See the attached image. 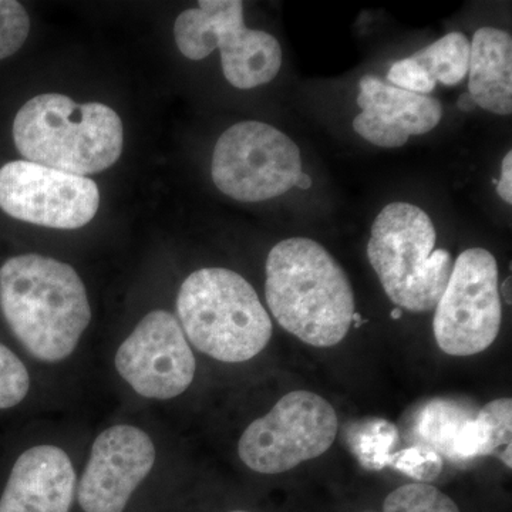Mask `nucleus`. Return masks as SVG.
I'll list each match as a JSON object with an SVG mask.
<instances>
[{
	"label": "nucleus",
	"mask_w": 512,
	"mask_h": 512,
	"mask_svg": "<svg viewBox=\"0 0 512 512\" xmlns=\"http://www.w3.org/2000/svg\"><path fill=\"white\" fill-rule=\"evenodd\" d=\"M265 296L279 325L315 348H332L348 335L355 293L346 272L318 242L289 238L266 259Z\"/></svg>",
	"instance_id": "1"
},
{
	"label": "nucleus",
	"mask_w": 512,
	"mask_h": 512,
	"mask_svg": "<svg viewBox=\"0 0 512 512\" xmlns=\"http://www.w3.org/2000/svg\"><path fill=\"white\" fill-rule=\"evenodd\" d=\"M0 308L30 355L47 363L72 355L92 319L74 268L36 254L13 256L0 268Z\"/></svg>",
	"instance_id": "2"
},
{
	"label": "nucleus",
	"mask_w": 512,
	"mask_h": 512,
	"mask_svg": "<svg viewBox=\"0 0 512 512\" xmlns=\"http://www.w3.org/2000/svg\"><path fill=\"white\" fill-rule=\"evenodd\" d=\"M13 140L26 161L84 177L117 163L124 128L106 104H77L49 93L33 97L18 111Z\"/></svg>",
	"instance_id": "3"
},
{
	"label": "nucleus",
	"mask_w": 512,
	"mask_h": 512,
	"mask_svg": "<svg viewBox=\"0 0 512 512\" xmlns=\"http://www.w3.org/2000/svg\"><path fill=\"white\" fill-rule=\"evenodd\" d=\"M177 313L192 346L220 362L254 359L271 340L268 312L247 279L231 269L204 268L188 276Z\"/></svg>",
	"instance_id": "4"
},
{
	"label": "nucleus",
	"mask_w": 512,
	"mask_h": 512,
	"mask_svg": "<svg viewBox=\"0 0 512 512\" xmlns=\"http://www.w3.org/2000/svg\"><path fill=\"white\" fill-rule=\"evenodd\" d=\"M437 234L429 215L409 202L384 207L373 222L367 256L384 292L400 309H436L453 271L447 249H434Z\"/></svg>",
	"instance_id": "5"
},
{
	"label": "nucleus",
	"mask_w": 512,
	"mask_h": 512,
	"mask_svg": "<svg viewBox=\"0 0 512 512\" xmlns=\"http://www.w3.org/2000/svg\"><path fill=\"white\" fill-rule=\"evenodd\" d=\"M338 434V416L319 394L296 390L249 424L238 444L242 463L259 474H282L325 454Z\"/></svg>",
	"instance_id": "6"
},
{
	"label": "nucleus",
	"mask_w": 512,
	"mask_h": 512,
	"mask_svg": "<svg viewBox=\"0 0 512 512\" xmlns=\"http://www.w3.org/2000/svg\"><path fill=\"white\" fill-rule=\"evenodd\" d=\"M211 174L218 190L234 200H271L295 187L302 174L301 151L278 128L242 121L218 138Z\"/></svg>",
	"instance_id": "7"
},
{
	"label": "nucleus",
	"mask_w": 512,
	"mask_h": 512,
	"mask_svg": "<svg viewBox=\"0 0 512 512\" xmlns=\"http://www.w3.org/2000/svg\"><path fill=\"white\" fill-rule=\"evenodd\" d=\"M503 320L498 265L483 248L458 256L436 306L433 329L437 345L450 356L477 355L490 348Z\"/></svg>",
	"instance_id": "8"
},
{
	"label": "nucleus",
	"mask_w": 512,
	"mask_h": 512,
	"mask_svg": "<svg viewBox=\"0 0 512 512\" xmlns=\"http://www.w3.org/2000/svg\"><path fill=\"white\" fill-rule=\"evenodd\" d=\"M99 205V188L90 178L26 160L0 168V210L16 220L77 229L96 217Z\"/></svg>",
	"instance_id": "9"
},
{
	"label": "nucleus",
	"mask_w": 512,
	"mask_h": 512,
	"mask_svg": "<svg viewBox=\"0 0 512 512\" xmlns=\"http://www.w3.org/2000/svg\"><path fill=\"white\" fill-rule=\"evenodd\" d=\"M116 369L140 396L168 400L191 386L197 363L173 313L153 311L121 343Z\"/></svg>",
	"instance_id": "10"
},
{
	"label": "nucleus",
	"mask_w": 512,
	"mask_h": 512,
	"mask_svg": "<svg viewBox=\"0 0 512 512\" xmlns=\"http://www.w3.org/2000/svg\"><path fill=\"white\" fill-rule=\"evenodd\" d=\"M154 463L156 447L146 431L126 424L104 430L77 485L80 507L84 512H123Z\"/></svg>",
	"instance_id": "11"
},
{
	"label": "nucleus",
	"mask_w": 512,
	"mask_h": 512,
	"mask_svg": "<svg viewBox=\"0 0 512 512\" xmlns=\"http://www.w3.org/2000/svg\"><path fill=\"white\" fill-rule=\"evenodd\" d=\"M362 113L353 121L359 136L377 147L397 148L412 136L429 133L443 117L434 97L406 92L376 76H363L357 96Z\"/></svg>",
	"instance_id": "12"
},
{
	"label": "nucleus",
	"mask_w": 512,
	"mask_h": 512,
	"mask_svg": "<svg viewBox=\"0 0 512 512\" xmlns=\"http://www.w3.org/2000/svg\"><path fill=\"white\" fill-rule=\"evenodd\" d=\"M215 20L217 49L221 50L222 72L231 86L255 89L272 82L282 66L278 40L264 30L248 29L244 3L239 0H208Z\"/></svg>",
	"instance_id": "13"
},
{
	"label": "nucleus",
	"mask_w": 512,
	"mask_h": 512,
	"mask_svg": "<svg viewBox=\"0 0 512 512\" xmlns=\"http://www.w3.org/2000/svg\"><path fill=\"white\" fill-rule=\"evenodd\" d=\"M74 491L76 471L66 451L32 447L12 468L0 497V512H69Z\"/></svg>",
	"instance_id": "14"
},
{
	"label": "nucleus",
	"mask_w": 512,
	"mask_h": 512,
	"mask_svg": "<svg viewBox=\"0 0 512 512\" xmlns=\"http://www.w3.org/2000/svg\"><path fill=\"white\" fill-rule=\"evenodd\" d=\"M468 94L477 107L498 114L512 113V39L505 30L478 29L470 43Z\"/></svg>",
	"instance_id": "15"
},
{
	"label": "nucleus",
	"mask_w": 512,
	"mask_h": 512,
	"mask_svg": "<svg viewBox=\"0 0 512 512\" xmlns=\"http://www.w3.org/2000/svg\"><path fill=\"white\" fill-rule=\"evenodd\" d=\"M511 421V399L485 404L476 419L461 424L451 444L450 456L458 460L497 456L511 468Z\"/></svg>",
	"instance_id": "16"
},
{
	"label": "nucleus",
	"mask_w": 512,
	"mask_h": 512,
	"mask_svg": "<svg viewBox=\"0 0 512 512\" xmlns=\"http://www.w3.org/2000/svg\"><path fill=\"white\" fill-rule=\"evenodd\" d=\"M412 59L429 73L434 82L457 86L468 74L470 40L463 33L451 32L417 52Z\"/></svg>",
	"instance_id": "17"
},
{
	"label": "nucleus",
	"mask_w": 512,
	"mask_h": 512,
	"mask_svg": "<svg viewBox=\"0 0 512 512\" xmlns=\"http://www.w3.org/2000/svg\"><path fill=\"white\" fill-rule=\"evenodd\" d=\"M382 512H460V508L434 485L414 483L387 495Z\"/></svg>",
	"instance_id": "18"
},
{
	"label": "nucleus",
	"mask_w": 512,
	"mask_h": 512,
	"mask_svg": "<svg viewBox=\"0 0 512 512\" xmlns=\"http://www.w3.org/2000/svg\"><path fill=\"white\" fill-rule=\"evenodd\" d=\"M30 387L28 369L15 353L0 343V409L18 406Z\"/></svg>",
	"instance_id": "19"
},
{
	"label": "nucleus",
	"mask_w": 512,
	"mask_h": 512,
	"mask_svg": "<svg viewBox=\"0 0 512 512\" xmlns=\"http://www.w3.org/2000/svg\"><path fill=\"white\" fill-rule=\"evenodd\" d=\"M29 30V15L22 3L0 0V60L15 55L25 45Z\"/></svg>",
	"instance_id": "20"
},
{
	"label": "nucleus",
	"mask_w": 512,
	"mask_h": 512,
	"mask_svg": "<svg viewBox=\"0 0 512 512\" xmlns=\"http://www.w3.org/2000/svg\"><path fill=\"white\" fill-rule=\"evenodd\" d=\"M396 441V430L386 421H377L376 426L370 430H362L357 433L353 448L369 468H382L390 464L392 457L389 456L390 447Z\"/></svg>",
	"instance_id": "21"
},
{
	"label": "nucleus",
	"mask_w": 512,
	"mask_h": 512,
	"mask_svg": "<svg viewBox=\"0 0 512 512\" xmlns=\"http://www.w3.org/2000/svg\"><path fill=\"white\" fill-rule=\"evenodd\" d=\"M387 80L397 89L421 94V96H427L433 92L437 84L412 57L394 63L387 74Z\"/></svg>",
	"instance_id": "22"
},
{
	"label": "nucleus",
	"mask_w": 512,
	"mask_h": 512,
	"mask_svg": "<svg viewBox=\"0 0 512 512\" xmlns=\"http://www.w3.org/2000/svg\"><path fill=\"white\" fill-rule=\"evenodd\" d=\"M390 464L410 477L420 480H433L441 471L439 456L424 448H410L397 458L393 457Z\"/></svg>",
	"instance_id": "23"
},
{
	"label": "nucleus",
	"mask_w": 512,
	"mask_h": 512,
	"mask_svg": "<svg viewBox=\"0 0 512 512\" xmlns=\"http://www.w3.org/2000/svg\"><path fill=\"white\" fill-rule=\"evenodd\" d=\"M497 194L501 200L512 204V153L508 151L503 160L500 181H497Z\"/></svg>",
	"instance_id": "24"
},
{
	"label": "nucleus",
	"mask_w": 512,
	"mask_h": 512,
	"mask_svg": "<svg viewBox=\"0 0 512 512\" xmlns=\"http://www.w3.org/2000/svg\"><path fill=\"white\" fill-rule=\"evenodd\" d=\"M457 107L461 111H466V113H470V111L476 110L477 104L476 101L473 100V97L470 94L464 93L461 94L460 99L457 101Z\"/></svg>",
	"instance_id": "25"
},
{
	"label": "nucleus",
	"mask_w": 512,
	"mask_h": 512,
	"mask_svg": "<svg viewBox=\"0 0 512 512\" xmlns=\"http://www.w3.org/2000/svg\"><path fill=\"white\" fill-rule=\"evenodd\" d=\"M295 187L301 188V190H309L312 187V178L302 171V174L296 180Z\"/></svg>",
	"instance_id": "26"
},
{
	"label": "nucleus",
	"mask_w": 512,
	"mask_h": 512,
	"mask_svg": "<svg viewBox=\"0 0 512 512\" xmlns=\"http://www.w3.org/2000/svg\"><path fill=\"white\" fill-rule=\"evenodd\" d=\"M503 292L507 302L511 303V278H508L507 281L504 282Z\"/></svg>",
	"instance_id": "27"
},
{
	"label": "nucleus",
	"mask_w": 512,
	"mask_h": 512,
	"mask_svg": "<svg viewBox=\"0 0 512 512\" xmlns=\"http://www.w3.org/2000/svg\"><path fill=\"white\" fill-rule=\"evenodd\" d=\"M400 313H402V311H400V309H396V311H394L392 313V318H394V319L400 318Z\"/></svg>",
	"instance_id": "28"
},
{
	"label": "nucleus",
	"mask_w": 512,
	"mask_h": 512,
	"mask_svg": "<svg viewBox=\"0 0 512 512\" xmlns=\"http://www.w3.org/2000/svg\"><path fill=\"white\" fill-rule=\"evenodd\" d=\"M229 512H249V511H241V510H237V511H229Z\"/></svg>",
	"instance_id": "29"
}]
</instances>
